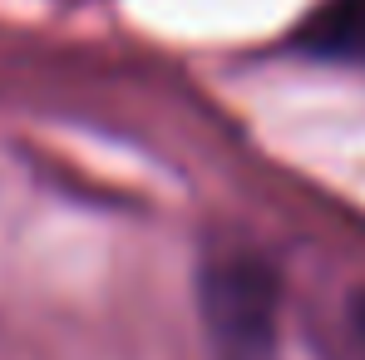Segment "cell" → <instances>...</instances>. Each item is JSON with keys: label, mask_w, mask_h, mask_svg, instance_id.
I'll use <instances>...</instances> for the list:
<instances>
[{"label": "cell", "mask_w": 365, "mask_h": 360, "mask_svg": "<svg viewBox=\"0 0 365 360\" xmlns=\"http://www.w3.org/2000/svg\"><path fill=\"white\" fill-rule=\"evenodd\" d=\"M197 297L217 360H277L282 282L262 257L232 252L207 262L197 277Z\"/></svg>", "instance_id": "6da1fadb"}, {"label": "cell", "mask_w": 365, "mask_h": 360, "mask_svg": "<svg viewBox=\"0 0 365 360\" xmlns=\"http://www.w3.org/2000/svg\"><path fill=\"white\" fill-rule=\"evenodd\" d=\"M297 50L311 60L365 64V0H326L302 25Z\"/></svg>", "instance_id": "7a4b0ae2"}, {"label": "cell", "mask_w": 365, "mask_h": 360, "mask_svg": "<svg viewBox=\"0 0 365 360\" xmlns=\"http://www.w3.org/2000/svg\"><path fill=\"white\" fill-rule=\"evenodd\" d=\"M351 326H356V336L365 341V292H356V297H351Z\"/></svg>", "instance_id": "3957f363"}]
</instances>
